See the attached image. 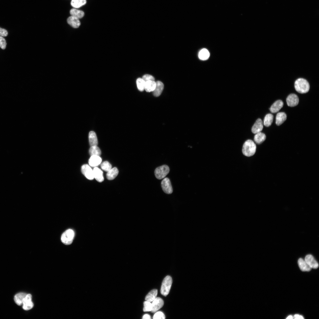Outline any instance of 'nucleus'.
Returning a JSON list of instances; mask_svg holds the SVG:
<instances>
[{"label": "nucleus", "instance_id": "f257e3e1", "mask_svg": "<svg viewBox=\"0 0 319 319\" xmlns=\"http://www.w3.org/2000/svg\"><path fill=\"white\" fill-rule=\"evenodd\" d=\"M256 146L252 140L248 139L244 143L242 148V152L244 156L249 157L253 156L256 152Z\"/></svg>", "mask_w": 319, "mask_h": 319}, {"label": "nucleus", "instance_id": "f03ea898", "mask_svg": "<svg viewBox=\"0 0 319 319\" xmlns=\"http://www.w3.org/2000/svg\"><path fill=\"white\" fill-rule=\"evenodd\" d=\"M294 87L297 92L303 94L308 92L310 89V85L306 79L300 78L296 80L294 83Z\"/></svg>", "mask_w": 319, "mask_h": 319}, {"label": "nucleus", "instance_id": "7ed1b4c3", "mask_svg": "<svg viewBox=\"0 0 319 319\" xmlns=\"http://www.w3.org/2000/svg\"><path fill=\"white\" fill-rule=\"evenodd\" d=\"M172 283V279L170 276H167L164 278L162 283L160 289L162 294L166 296L168 294Z\"/></svg>", "mask_w": 319, "mask_h": 319}, {"label": "nucleus", "instance_id": "20e7f679", "mask_svg": "<svg viewBox=\"0 0 319 319\" xmlns=\"http://www.w3.org/2000/svg\"><path fill=\"white\" fill-rule=\"evenodd\" d=\"M74 235V232L72 230L68 229L62 234L61 238V241L65 245H70L72 242Z\"/></svg>", "mask_w": 319, "mask_h": 319}, {"label": "nucleus", "instance_id": "39448f33", "mask_svg": "<svg viewBox=\"0 0 319 319\" xmlns=\"http://www.w3.org/2000/svg\"><path fill=\"white\" fill-rule=\"evenodd\" d=\"M170 168L167 165H162L157 167L155 169L154 171L155 176L158 179H162L168 174Z\"/></svg>", "mask_w": 319, "mask_h": 319}, {"label": "nucleus", "instance_id": "423d86ee", "mask_svg": "<svg viewBox=\"0 0 319 319\" xmlns=\"http://www.w3.org/2000/svg\"><path fill=\"white\" fill-rule=\"evenodd\" d=\"M161 186L164 192L167 194H170L173 192V189L169 179L164 178L161 182Z\"/></svg>", "mask_w": 319, "mask_h": 319}, {"label": "nucleus", "instance_id": "0eeeda50", "mask_svg": "<svg viewBox=\"0 0 319 319\" xmlns=\"http://www.w3.org/2000/svg\"><path fill=\"white\" fill-rule=\"evenodd\" d=\"M81 170L82 174L87 179L92 180L94 178L93 171L88 165L84 164L82 165Z\"/></svg>", "mask_w": 319, "mask_h": 319}, {"label": "nucleus", "instance_id": "6e6552de", "mask_svg": "<svg viewBox=\"0 0 319 319\" xmlns=\"http://www.w3.org/2000/svg\"><path fill=\"white\" fill-rule=\"evenodd\" d=\"M32 296L31 294H27L22 301V308L25 310H27L31 309L33 306V304L32 301Z\"/></svg>", "mask_w": 319, "mask_h": 319}, {"label": "nucleus", "instance_id": "1a4fd4ad", "mask_svg": "<svg viewBox=\"0 0 319 319\" xmlns=\"http://www.w3.org/2000/svg\"><path fill=\"white\" fill-rule=\"evenodd\" d=\"M286 101L287 105L293 107L297 105L299 102V99L297 96L294 94H290L287 98Z\"/></svg>", "mask_w": 319, "mask_h": 319}, {"label": "nucleus", "instance_id": "9d476101", "mask_svg": "<svg viewBox=\"0 0 319 319\" xmlns=\"http://www.w3.org/2000/svg\"><path fill=\"white\" fill-rule=\"evenodd\" d=\"M305 261L311 268L316 269L318 267V263L311 255H307Z\"/></svg>", "mask_w": 319, "mask_h": 319}, {"label": "nucleus", "instance_id": "9b49d317", "mask_svg": "<svg viewBox=\"0 0 319 319\" xmlns=\"http://www.w3.org/2000/svg\"><path fill=\"white\" fill-rule=\"evenodd\" d=\"M152 310L151 311L154 313L161 308L163 305L164 301L160 297L156 298L152 304Z\"/></svg>", "mask_w": 319, "mask_h": 319}, {"label": "nucleus", "instance_id": "f8f14e48", "mask_svg": "<svg viewBox=\"0 0 319 319\" xmlns=\"http://www.w3.org/2000/svg\"><path fill=\"white\" fill-rule=\"evenodd\" d=\"M263 128L262 121L260 118L258 119L251 128V131L254 134L261 132Z\"/></svg>", "mask_w": 319, "mask_h": 319}, {"label": "nucleus", "instance_id": "ddd939ff", "mask_svg": "<svg viewBox=\"0 0 319 319\" xmlns=\"http://www.w3.org/2000/svg\"><path fill=\"white\" fill-rule=\"evenodd\" d=\"M156 82V86L152 92L155 97H158L160 96L162 93L164 89V85L163 83L160 81H158Z\"/></svg>", "mask_w": 319, "mask_h": 319}, {"label": "nucleus", "instance_id": "4468645a", "mask_svg": "<svg viewBox=\"0 0 319 319\" xmlns=\"http://www.w3.org/2000/svg\"><path fill=\"white\" fill-rule=\"evenodd\" d=\"M283 105L284 103L282 100H277L272 105L270 108V110L272 113H276L282 108Z\"/></svg>", "mask_w": 319, "mask_h": 319}, {"label": "nucleus", "instance_id": "2eb2a0df", "mask_svg": "<svg viewBox=\"0 0 319 319\" xmlns=\"http://www.w3.org/2000/svg\"><path fill=\"white\" fill-rule=\"evenodd\" d=\"M68 23L74 28H77L81 25L79 19L73 16L69 17L67 19Z\"/></svg>", "mask_w": 319, "mask_h": 319}, {"label": "nucleus", "instance_id": "dca6fc26", "mask_svg": "<svg viewBox=\"0 0 319 319\" xmlns=\"http://www.w3.org/2000/svg\"><path fill=\"white\" fill-rule=\"evenodd\" d=\"M93 171L94 178L98 182H102L104 180L102 171L96 167L94 168Z\"/></svg>", "mask_w": 319, "mask_h": 319}, {"label": "nucleus", "instance_id": "f3484780", "mask_svg": "<svg viewBox=\"0 0 319 319\" xmlns=\"http://www.w3.org/2000/svg\"><path fill=\"white\" fill-rule=\"evenodd\" d=\"M102 160V159L100 156L92 155L89 158L88 162L90 166L96 167L101 163Z\"/></svg>", "mask_w": 319, "mask_h": 319}, {"label": "nucleus", "instance_id": "a211bd4d", "mask_svg": "<svg viewBox=\"0 0 319 319\" xmlns=\"http://www.w3.org/2000/svg\"><path fill=\"white\" fill-rule=\"evenodd\" d=\"M298 266L300 269L303 271H308L311 270V268L302 258H300L298 261Z\"/></svg>", "mask_w": 319, "mask_h": 319}, {"label": "nucleus", "instance_id": "6ab92c4d", "mask_svg": "<svg viewBox=\"0 0 319 319\" xmlns=\"http://www.w3.org/2000/svg\"><path fill=\"white\" fill-rule=\"evenodd\" d=\"M287 119V115L284 112H279L277 113L276 116V123L277 126H280Z\"/></svg>", "mask_w": 319, "mask_h": 319}, {"label": "nucleus", "instance_id": "aec40b11", "mask_svg": "<svg viewBox=\"0 0 319 319\" xmlns=\"http://www.w3.org/2000/svg\"><path fill=\"white\" fill-rule=\"evenodd\" d=\"M89 140L90 145L91 146H97L98 144V141L95 133L93 131H90L89 134Z\"/></svg>", "mask_w": 319, "mask_h": 319}, {"label": "nucleus", "instance_id": "412c9836", "mask_svg": "<svg viewBox=\"0 0 319 319\" xmlns=\"http://www.w3.org/2000/svg\"><path fill=\"white\" fill-rule=\"evenodd\" d=\"M266 138V136L264 133L260 132L255 134L254 140L256 144H260L265 141Z\"/></svg>", "mask_w": 319, "mask_h": 319}, {"label": "nucleus", "instance_id": "4be33fe9", "mask_svg": "<svg viewBox=\"0 0 319 319\" xmlns=\"http://www.w3.org/2000/svg\"><path fill=\"white\" fill-rule=\"evenodd\" d=\"M156 82L155 81H149L145 82L144 90L147 92H153L155 89Z\"/></svg>", "mask_w": 319, "mask_h": 319}, {"label": "nucleus", "instance_id": "5701e85b", "mask_svg": "<svg viewBox=\"0 0 319 319\" xmlns=\"http://www.w3.org/2000/svg\"><path fill=\"white\" fill-rule=\"evenodd\" d=\"M26 295V293L23 292H20L16 294L14 298L16 303L19 306L22 304L23 300Z\"/></svg>", "mask_w": 319, "mask_h": 319}, {"label": "nucleus", "instance_id": "b1692460", "mask_svg": "<svg viewBox=\"0 0 319 319\" xmlns=\"http://www.w3.org/2000/svg\"><path fill=\"white\" fill-rule=\"evenodd\" d=\"M118 173V171L116 167L111 168L107 173V178L109 180H113L117 176Z\"/></svg>", "mask_w": 319, "mask_h": 319}, {"label": "nucleus", "instance_id": "393cba45", "mask_svg": "<svg viewBox=\"0 0 319 319\" xmlns=\"http://www.w3.org/2000/svg\"><path fill=\"white\" fill-rule=\"evenodd\" d=\"M70 13L71 16L79 19L82 18L84 15V13L83 11L74 8L70 10Z\"/></svg>", "mask_w": 319, "mask_h": 319}, {"label": "nucleus", "instance_id": "a878e982", "mask_svg": "<svg viewBox=\"0 0 319 319\" xmlns=\"http://www.w3.org/2000/svg\"><path fill=\"white\" fill-rule=\"evenodd\" d=\"M157 294V290L154 289L151 290L146 296L145 300L147 301L152 302L156 298Z\"/></svg>", "mask_w": 319, "mask_h": 319}, {"label": "nucleus", "instance_id": "bb28decb", "mask_svg": "<svg viewBox=\"0 0 319 319\" xmlns=\"http://www.w3.org/2000/svg\"><path fill=\"white\" fill-rule=\"evenodd\" d=\"M210 53L205 48L201 50L198 53V57L202 60L207 59L209 57Z\"/></svg>", "mask_w": 319, "mask_h": 319}, {"label": "nucleus", "instance_id": "cd10ccee", "mask_svg": "<svg viewBox=\"0 0 319 319\" xmlns=\"http://www.w3.org/2000/svg\"><path fill=\"white\" fill-rule=\"evenodd\" d=\"M86 3V0H72L71 4L73 7L78 8L85 5Z\"/></svg>", "mask_w": 319, "mask_h": 319}, {"label": "nucleus", "instance_id": "c85d7f7f", "mask_svg": "<svg viewBox=\"0 0 319 319\" xmlns=\"http://www.w3.org/2000/svg\"><path fill=\"white\" fill-rule=\"evenodd\" d=\"M273 115L271 113L266 115L263 120V124L266 127H268L272 124L273 120Z\"/></svg>", "mask_w": 319, "mask_h": 319}, {"label": "nucleus", "instance_id": "c756f323", "mask_svg": "<svg viewBox=\"0 0 319 319\" xmlns=\"http://www.w3.org/2000/svg\"><path fill=\"white\" fill-rule=\"evenodd\" d=\"M89 152L90 155L100 156L101 154V151L97 146H91L89 149Z\"/></svg>", "mask_w": 319, "mask_h": 319}, {"label": "nucleus", "instance_id": "7c9ffc66", "mask_svg": "<svg viewBox=\"0 0 319 319\" xmlns=\"http://www.w3.org/2000/svg\"><path fill=\"white\" fill-rule=\"evenodd\" d=\"M145 82L142 78H138L136 81L137 88L140 91L142 92L144 90Z\"/></svg>", "mask_w": 319, "mask_h": 319}, {"label": "nucleus", "instance_id": "2f4dec72", "mask_svg": "<svg viewBox=\"0 0 319 319\" xmlns=\"http://www.w3.org/2000/svg\"><path fill=\"white\" fill-rule=\"evenodd\" d=\"M101 167L102 170L108 172L111 169L112 165L109 162L105 161L101 164Z\"/></svg>", "mask_w": 319, "mask_h": 319}, {"label": "nucleus", "instance_id": "473e14b6", "mask_svg": "<svg viewBox=\"0 0 319 319\" xmlns=\"http://www.w3.org/2000/svg\"><path fill=\"white\" fill-rule=\"evenodd\" d=\"M144 307L143 310L144 312L151 311L152 310V305L149 301H146L144 302Z\"/></svg>", "mask_w": 319, "mask_h": 319}, {"label": "nucleus", "instance_id": "72a5a7b5", "mask_svg": "<svg viewBox=\"0 0 319 319\" xmlns=\"http://www.w3.org/2000/svg\"><path fill=\"white\" fill-rule=\"evenodd\" d=\"M165 318V316L164 314L162 312L159 311L156 313L154 315L153 319H164Z\"/></svg>", "mask_w": 319, "mask_h": 319}, {"label": "nucleus", "instance_id": "f704fd0d", "mask_svg": "<svg viewBox=\"0 0 319 319\" xmlns=\"http://www.w3.org/2000/svg\"><path fill=\"white\" fill-rule=\"evenodd\" d=\"M142 79L145 82L149 81H155L154 77L151 75L146 74L144 75Z\"/></svg>", "mask_w": 319, "mask_h": 319}, {"label": "nucleus", "instance_id": "c9c22d12", "mask_svg": "<svg viewBox=\"0 0 319 319\" xmlns=\"http://www.w3.org/2000/svg\"><path fill=\"white\" fill-rule=\"evenodd\" d=\"M6 43L5 39L1 36H0V47L2 49H5L6 46Z\"/></svg>", "mask_w": 319, "mask_h": 319}, {"label": "nucleus", "instance_id": "e433bc0d", "mask_svg": "<svg viewBox=\"0 0 319 319\" xmlns=\"http://www.w3.org/2000/svg\"><path fill=\"white\" fill-rule=\"evenodd\" d=\"M8 34V32L6 30L0 27V36L6 37Z\"/></svg>", "mask_w": 319, "mask_h": 319}, {"label": "nucleus", "instance_id": "4c0bfd02", "mask_svg": "<svg viewBox=\"0 0 319 319\" xmlns=\"http://www.w3.org/2000/svg\"><path fill=\"white\" fill-rule=\"evenodd\" d=\"M293 318L294 319H304V318L302 316L297 314L294 315L293 316Z\"/></svg>", "mask_w": 319, "mask_h": 319}, {"label": "nucleus", "instance_id": "58836bf2", "mask_svg": "<svg viewBox=\"0 0 319 319\" xmlns=\"http://www.w3.org/2000/svg\"><path fill=\"white\" fill-rule=\"evenodd\" d=\"M142 319H151V318L150 316L149 315H148V314H145L143 316V317H142Z\"/></svg>", "mask_w": 319, "mask_h": 319}, {"label": "nucleus", "instance_id": "ea45409f", "mask_svg": "<svg viewBox=\"0 0 319 319\" xmlns=\"http://www.w3.org/2000/svg\"><path fill=\"white\" fill-rule=\"evenodd\" d=\"M286 319H293V316L292 315H289L286 318Z\"/></svg>", "mask_w": 319, "mask_h": 319}]
</instances>
